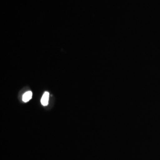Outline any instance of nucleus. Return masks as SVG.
Here are the masks:
<instances>
[{
    "label": "nucleus",
    "mask_w": 160,
    "mask_h": 160,
    "mask_svg": "<svg viewBox=\"0 0 160 160\" xmlns=\"http://www.w3.org/2000/svg\"><path fill=\"white\" fill-rule=\"evenodd\" d=\"M49 93L48 92H45L41 98V103L43 106H46L48 105L49 102Z\"/></svg>",
    "instance_id": "1"
},
{
    "label": "nucleus",
    "mask_w": 160,
    "mask_h": 160,
    "mask_svg": "<svg viewBox=\"0 0 160 160\" xmlns=\"http://www.w3.org/2000/svg\"><path fill=\"white\" fill-rule=\"evenodd\" d=\"M32 98V92L31 91L25 92L23 96V101L24 102H28Z\"/></svg>",
    "instance_id": "2"
}]
</instances>
